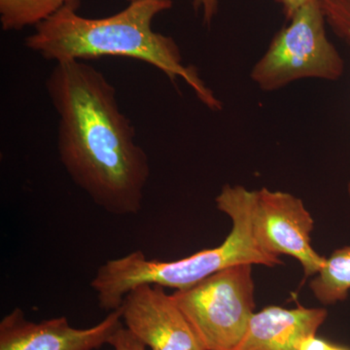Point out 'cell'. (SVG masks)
Masks as SVG:
<instances>
[{
	"label": "cell",
	"instance_id": "15",
	"mask_svg": "<svg viewBox=\"0 0 350 350\" xmlns=\"http://www.w3.org/2000/svg\"><path fill=\"white\" fill-rule=\"evenodd\" d=\"M275 1L282 5L285 18L287 21H290L293 18L295 14L300 10L301 7L306 5L312 0H275Z\"/></svg>",
	"mask_w": 350,
	"mask_h": 350
},
{
	"label": "cell",
	"instance_id": "6",
	"mask_svg": "<svg viewBox=\"0 0 350 350\" xmlns=\"http://www.w3.org/2000/svg\"><path fill=\"white\" fill-rule=\"evenodd\" d=\"M252 227L262 250L276 257L295 258L306 278L314 276L323 267L326 257L312 245L314 220L296 196L266 187L253 191Z\"/></svg>",
	"mask_w": 350,
	"mask_h": 350
},
{
	"label": "cell",
	"instance_id": "1",
	"mask_svg": "<svg viewBox=\"0 0 350 350\" xmlns=\"http://www.w3.org/2000/svg\"><path fill=\"white\" fill-rule=\"evenodd\" d=\"M45 88L57 115L59 161L73 183L108 213H139L150 165L115 87L87 62L69 61L55 64Z\"/></svg>",
	"mask_w": 350,
	"mask_h": 350
},
{
	"label": "cell",
	"instance_id": "8",
	"mask_svg": "<svg viewBox=\"0 0 350 350\" xmlns=\"http://www.w3.org/2000/svg\"><path fill=\"white\" fill-rule=\"evenodd\" d=\"M124 326L121 308L90 328H75L66 317L33 322L14 308L0 322V350H96Z\"/></svg>",
	"mask_w": 350,
	"mask_h": 350
},
{
	"label": "cell",
	"instance_id": "16",
	"mask_svg": "<svg viewBox=\"0 0 350 350\" xmlns=\"http://www.w3.org/2000/svg\"><path fill=\"white\" fill-rule=\"evenodd\" d=\"M325 350H350V349H349V347H342V345L332 344V342H329Z\"/></svg>",
	"mask_w": 350,
	"mask_h": 350
},
{
	"label": "cell",
	"instance_id": "10",
	"mask_svg": "<svg viewBox=\"0 0 350 350\" xmlns=\"http://www.w3.org/2000/svg\"><path fill=\"white\" fill-rule=\"evenodd\" d=\"M313 296L324 306L347 300L350 291V245L338 248L310 280Z\"/></svg>",
	"mask_w": 350,
	"mask_h": 350
},
{
	"label": "cell",
	"instance_id": "7",
	"mask_svg": "<svg viewBox=\"0 0 350 350\" xmlns=\"http://www.w3.org/2000/svg\"><path fill=\"white\" fill-rule=\"evenodd\" d=\"M126 328L151 350H206L172 295L155 284L126 294L121 306Z\"/></svg>",
	"mask_w": 350,
	"mask_h": 350
},
{
	"label": "cell",
	"instance_id": "2",
	"mask_svg": "<svg viewBox=\"0 0 350 350\" xmlns=\"http://www.w3.org/2000/svg\"><path fill=\"white\" fill-rule=\"evenodd\" d=\"M172 2L137 0L124 10L101 19L77 13L80 5H68L34 27L25 46L46 61L64 63L103 57L137 59L162 71L172 83L183 79L200 103L213 111L223 105L200 77L197 68L185 66L174 38L156 32L153 21L169 10Z\"/></svg>",
	"mask_w": 350,
	"mask_h": 350
},
{
	"label": "cell",
	"instance_id": "13",
	"mask_svg": "<svg viewBox=\"0 0 350 350\" xmlns=\"http://www.w3.org/2000/svg\"><path fill=\"white\" fill-rule=\"evenodd\" d=\"M109 345L114 350H145L146 349V347L124 326L113 335Z\"/></svg>",
	"mask_w": 350,
	"mask_h": 350
},
{
	"label": "cell",
	"instance_id": "5",
	"mask_svg": "<svg viewBox=\"0 0 350 350\" xmlns=\"http://www.w3.org/2000/svg\"><path fill=\"white\" fill-rule=\"evenodd\" d=\"M253 265L230 267L172 298L206 350H236L255 313Z\"/></svg>",
	"mask_w": 350,
	"mask_h": 350
},
{
	"label": "cell",
	"instance_id": "12",
	"mask_svg": "<svg viewBox=\"0 0 350 350\" xmlns=\"http://www.w3.org/2000/svg\"><path fill=\"white\" fill-rule=\"evenodd\" d=\"M327 25L350 46V0H319Z\"/></svg>",
	"mask_w": 350,
	"mask_h": 350
},
{
	"label": "cell",
	"instance_id": "18",
	"mask_svg": "<svg viewBox=\"0 0 350 350\" xmlns=\"http://www.w3.org/2000/svg\"><path fill=\"white\" fill-rule=\"evenodd\" d=\"M347 193H349V197L350 199V181H349V185H347Z\"/></svg>",
	"mask_w": 350,
	"mask_h": 350
},
{
	"label": "cell",
	"instance_id": "3",
	"mask_svg": "<svg viewBox=\"0 0 350 350\" xmlns=\"http://www.w3.org/2000/svg\"><path fill=\"white\" fill-rule=\"evenodd\" d=\"M216 206L232 221V230L217 247L200 250L175 261L147 259L135 250L108 260L91 282L98 306L107 312L121 308L129 291L142 284H155L175 291L188 289L230 267L250 264L273 268L282 266L280 257L262 250L253 234V191L241 185L223 186Z\"/></svg>",
	"mask_w": 350,
	"mask_h": 350
},
{
	"label": "cell",
	"instance_id": "9",
	"mask_svg": "<svg viewBox=\"0 0 350 350\" xmlns=\"http://www.w3.org/2000/svg\"><path fill=\"white\" fill-rule=\"evenodd\" d=\"M327 317L323 308L267 306L254 313L236 350H300L301 340L317 335Z\"/></svg>",
	"mask_w": 350,
	"mask_h": 350
},
{
	"label": "cell",
	"instance_id": "17",
	"mask_svg": "<svg viewBox=\"0 0 350 350\" xmlns=\"http://www.w3.org/2000/svg\"><path fill=\"white\" fill-rule=\"evenodd\" d=\"M126 1L131 3V2L137 1V0H126ZM157 1L172 2V3H174V0H157Z\"/></svg>",
	"mask_w": 350,
	"mask_h": 350
},
{
	"label": "cell",
	"instance_id": "11",
	"mask_svg": "<svg viewBox=\"0 0 350 350\" xmlns=\"http://www.w3.org/2000/svg\"><path fill=\"white\" fill-rule=\"evenodd\" d=\"M81 0H0L2 31H20L36 27L68 5H80Z\"/></svg>",
	"mask_w": 350,
	"mask_h": 350
},
{
	"label": "cell",
	"instance_id": "4",
	"mask_svg": "<svg viewBox=\"0 0 350 350\" xmlns=\"http://www.w3.org/2000/svg\"><path fill=\"white\" fill-rule=\"evenodd\" d=\"M326 24L319 0L301 7L253 66L251 79L265 92L308 78L340 79L345 62L327 36Z\"/></svg>",
	"mask_w": 350,
	"mask_h": 350
},
{
	"label": "cell",
	"instance_id": "14",
	"mask_svg": "<svg viewBox=\"0 0 350 350\" xmlns=\"http://www.w3.org/2000/svg\"><path fill=\"white\" fill-rule=\"evenodd\" d=\"M218 0H193L195 11L202 12L204 25H211L218 13Z\"/></svg>",
	"mask_w": 350,
	"mask_h": 350
}]
</instances>
